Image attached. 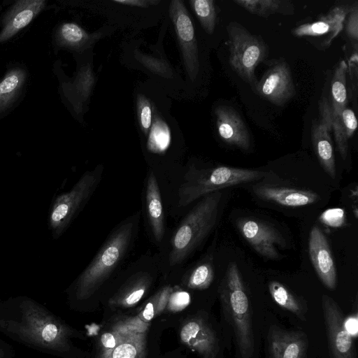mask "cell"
I'll return each instance as SVG.
<instances>
[{
    "mask_svg": "<svg viewBox=\"0 0 358 358\" xmlns=\"http://www.w3.org/2000/svg\"><path fill=\"white\" fill-rule=\"evenodd\" d=\"M148 145L155 151L165 150L170 143V131L168 126L157 120L152 126L148 139Z\"/></svg>",
    "mask_w": 358,
    "mask_h": 358,
    "instance_id": "30",
    "label": "cell"
},
{
    "mask_svg": "<svg viewBox=\"0 0 358 358\" xmlns=\"http://www.w3.org/2000/svg\"><path fill=\"white\" fill-rule=\"evenodd\" d=\"M101 173L98 167L85 172L69 192L55 200L49 215V225L55 238L63 234L90 199L101 178Z\"/></svg>",
    "mask_w": 358,
    "mask_h": 358,
    "instance_id": "7",
    "label": "cell"
},
{
    "mask_svg": "<svg viewBox=\"0 0 358 358\" xmlns=\"http://www.w3.org/2000/svg\"><path fill=\"white\" fill-rule=\"evenodd\" d=\"M219 294L225 318L232 327L239 352L243 358H250L255 351L251 308L236 262L229 264Z\"/></svg>",
    "mask_w": 358,
    "mask_h": 358,
    "instance_id": "2",
    "label": "cell"
},
{
    "mask_svg": "<svg viewBox=\"0 0 358 358\" xmlns=\"http://www.w3.org/2000/svg\"><path fill=\"white\" fill-rule=\"evenodd\" d=\"M268 175V173L260 170L224 166L195 170L186 175V181L180 186L178 204L179 206H186L210 193L238 184L259 180Z\"/></svg>",
    "mask_w": 358,
    "mask_h": 358,
    "instance_id": "5",
    "label": "cell"
},
{
    "mask_svg": "<svg viewBox=\"0 0 358 358\" xmlns=\"http://www.w3.org/2000/svg\"><path fill=\"white\" fill-rule=\"evenodd\" d=\"M15 351L11 345L0 340V358H13Z\"/></svg>",
    "mask_w": 358,
    "mask_h": 358,
    "instance_id": "38",
    "label": "cell"
},
{
    "mask_svg": "<svg viewBox=\"0 0 358 358\" xmlns=\"http://www.w3.org/2000/svg\"><path fill=\"white\" fill-rule=\"evenodd\" d=\"M237 227L243 238L262 256L277 259L279 253L277 246L285 245L280 233L265 222L250 218H242L237 222Z\"/></svg>",
    "mask_w": 358,
    "mask_h": 358,
    "instance_id": "12",
    "label": "cell"
},
{
    "mask_svg": "<svg viewBox=\"0 0 358 358\" xmlns=\"http://www.w3.org/2000/svg\"><path fill=\"white\" fill-rule=\"evenodd\" d=\"M145 204L149 223L157 241L160 242L164 234V213L160 189L152 171L148 175L145 189Z\"/></svg>",
    "mask_w": 358,
    "mask_h": 358,
    "instance_id": "21",
    "label": "cell"
},
{
    "mask_svg": "<svg viewBox=\"0 0 358 358\" xmlns=\"http://www.w3.org/2000/svg\"><path fill=\"white\" fill-rule=\"evenodd\" d=\"M152 278L148 273H138L130 278L109 299L113 308H128L136 305L148 292Z\"/></svg>",
    "mask_w": 358,
    "mask_h": 358,
    "instance_id": "20",
    "label": "cell"
},
{
    "mask_svg": "<svg viewBox=\"0 0 358 358\" xmlns=\"http://www.w3.org/2000/svg\"><path fill=\"white\" fill-rule=\"evenodd\" d=\"M190 302L189 294L183 291L172 292L169 299L166 308L169 311L178 312L185 308Z\"/></svg>",
    "mask_w": 358,
    "mask_h": 358,
    "instance_id": "34",
    "label": "cell"
},
{
    "mask_svg": "<svg viewBox=\"0 0 358 358\" xmlns=\"http://www.w3.org/2000/svg\"><path fill=\"white\" fill-rule=\"evenodd\" d=\"M267 338L270 358H306L308 341L303 331L271 325Z\"/></svg>",
    "mask_w": 358,
    "mask_h": 358,
    "instance_id": "16",
    "label": "cell"
},
{
    "mask_svg": "<svg viewBox=\"0 0 358 358\" xmlns=\"http://www.w3.org/2000/svg\"><path fill=\"white\" fill-rule=\"evenodd\" d=\"M255 90L259 96L277 106H282L292 99L296 90L287 62L278 60L271 66Z\"/></svg>",
    "mask_w": 358,
    "mask_h": 358,
    "instance_id": "9",
    "label": "cell"
},
{
    "mask_svg": "<svg viewBox=\"0 0 358 358\" xmlns=\"http://www.w3.org/2000/svg\"><path fill=\"white\" fill-rule=\"evenodd\" d=\"M322 308L330 357L357 358L352 336L345 328V318L337 303L323 294Z\"/></svg>",
    "mask_w": 358,
    "mask_h": 358,
    "instance_id": "8",
    "label": "cell"
},
{
    "mask_svg": "<svg viewBox=\"0 0 358 358\" xmlns=\"http://www.w3.org/2000/svg\"><path fill=\"white\" fill-rule=\"evenodd\" d=\"M268 289L272 299L278 306L294 314L300 320H306V308L285 285L278 281H271Z\"/></svg>",
    "mask_w": 358,
    "mask_h": 358,
    "instance_id": "24",
    "label": "cell"
},
{
    "mask_svg": "<svg viewBox=\"0 0 358 358\" xmlns=\"http://www.w3.org/2000/svg\"><path fill=\"white\" fill-rule=\"evenodd\" d=\"M214 278V270L210 262H206L196 266L189 274L186 286L194 289H207Z\"/></svg>",
    "mask_w": 358,
    "mask_h": 358,
    "instance_id": "28",
    "label": "cell"
},
{
    "mask_svg": "<svg viewBox=\"0 0 358 358\" xmlns=\"http://www.w3.org/2000/svg\"><path fill=\"white\" fill-rule=\"evenodd\" d=\"M218 134L226 143L247 150L250 146L248 127L238 113L227 106H218L215 110Z\"/></svg>",
    "mask_w": 358,
    "mask_h": 358,
    "instance_id": "17",
    "label": "cell"
},
{
    "mask_svg": "<svg viewBox=\"0 0 358 358\" xmlns=\"http://www.w3.org/2000/svg\"><path fill=\"white\" fill-rule=\"evenodd\" d=\"M348 66L344 60H341L336 66L331 86V126L338 150L345 159L348 151V138L343 131L341 115L346 107L348 96L346 87V73Z\"/></svg>",
    "mask_w": 358,
    "mask_h": 358,
    "instance_id": "13",
    "label": "cell"
},
{
    "mask_svg": "<svg viewBox=\"0 0 358 358\" xmlns=\"http://www.w3.org/2000/svg\"><path fill=\"white\" fill-rule=\"evenodd\" d=\"M58 38L63 45L76 46L81 44L86 39L87 34L78 24L67 22L62 24L59 27Z\"/></svg>",
    "mask_w": 358,
    "mask_h": 358,
    "instance_id": "29",
    "label": "cell"
},
{
    "mask_svg": "<svg viewBox=\"0 0 358 358\" xmlns=\"http://www.w3.org/2000/svg\"><path fill=\"white\" fill-rule=\"evenodd\" d=\"M0 333L40 352L62 358H76L73 339L78 330L45 306L25 296L0 300Z\"/></svg>",
    "mask_w": 358,
    "mask_h": 358,
    "instance_id": "1",
    "label": "cell"
},
{
    "mask_svg": "<svg viewBox=\"0 0 358 358\" xmlns=\"http://www.w3.org/2000/svg\"><path fill=\"white\" fill-rule=\"evenodd\" d=\"M229 46V63L232 69L255 90V70L267 55L264 40L251 34L243 25L231 22L227 26Z\"/></svg>",
    "mask_w": 358,
    "mask_h": 358,
    "instance_id": "6",
    "label": "cell"
},
{
    "mask_svg": "<svg viewBox=\"0 0 358 358\" xmlns=\"http://www.w3.org/2000/svg\"><path fill=\"white\" fill-rule=\"evenodd\" d=\"M221 197L220 191L203 196L182 220L172 240L171 266L182 263L210 233L217 222Z\"/></svg>",
    "mask_w": 358,
    "mask_h": 358,
    "instance_id": "4",
    "label": "cell"
},
{
    "mask_svg": "<svg viewBox=\"0 0 358 358\" xmlns=\"http://www.w3.org/2000/svg\"><path fill=\"white\" fill-rule=\"evenodd\" d=\"M342 127L345 136L349 139L357 128V120L354 111L345 107L341 115Z\"/></svg>",
    "mask_w": 358,
    "mask_h": 358,
    "instance_id": "36",
    "label": "cell"
},
{
    "mask_svg": "<svg viewBox=\"0 0 358 358\" xmlns=\"http://www.w3.org/2000/svg\"><path fill=\"white\" fill-rule=\"evenodd\" d=\"M331 106L322 96L319 102V115L312 124L311 141L317 157L325 172L332 178L336 176L335 157L331 138Z\"/></svg>",
    "mask_w": 358,
    "mask_h": 358,
    "instance_id": "10",
    "label": "cell"
},
{
    "mask_svg": "<svg viewBox=\"0 0 358 358\" xmlns=\"http://www.w3.org/2000/svg\"><path fill=\"white\" fill-rule=\"evenodd\" d=\"M345 326L348 332L352 336L357 335V318L356 316H352L345 320Z\"/></svg>",
    "mask_w": 358,
    "mask_h": 358,
    "instance_id": "39",
    "label": "cell"
},
{
    "mask_svg": "<svg viewBox=\"0 0 358 358\" xmlns=\"http://www.w3.org/2000/svg\"><path fill=\"white\" fill-rule=\"evenodd\" d=\"M234 3L246 11L263 17L275 13L292 14L293 11L285 8L280 0H234Z\"/></svg>",
    "mask_w": 358,
    "mask_h": 358,
    "instance_id": "25",
    "label": "cell"
},
{
    "mask_svg": "<svg viewBox=\"0 0 358 358\" xmlns=\"http://www.w3.org/2000/svg\"><path fill=\"white\" fill-rule=\"evenodd\" d=\"M45 3L44 0L17 1L6 18L3 27L0 32V43L8 41L28 25L45 7Z\"/></svg>",
    "mask_w": 358,
    "mask_h": 358,
    "instance_id": "19",
    "label": "cell"
},
{
    "mask_svg": "<svg viewBox=\"0 0 358 358\" xmlns=\"http://www.w3.org/2000/svg\"><path fill=\"white\" fill-rule=\"evenodd\" d=\"M170 13L182 48L187 73L192 79H194L199 72V62L192 20L183 3L178 0L171 2Z\"/></svg>",
    "mask_w": 358,
    "mask_h": 358,
    "instance_id": "11",
    "label": "cell"
},
{
    "mask_svg": "<svg viewBox=\"0 0 358 358\" xmlns=\"http://www.w3.org/2000/svg\"><path fill=\"white\" fill-rule=\"evenodd\" d=\"M26 79V72L20 68L10 70L0 81V113L8 110L19 94Z\"/></svg>",
    "mask_w": 358,
    "mask_h": 358,
    "instance_id": "23",
    "label": "cell"
},
{
    "mask_svg": "<svg viewBox=\"0 0 358 358\" xmlns=\"http://www.w3.org/2000/svg\"><path fill=\"white\" fill-rule=\"evenodd\" d=\"M345 32L348 36L355 41L358 39V6L355 4L349 10L345 22Z\"/></svg>",
    "mask_w": 358,
    "mask_h": 358,
    "instance_id": "35",
    "label": "cell"
},
{
    "mask_svg": "<svg viewBox=\"0 0 358 358\" xmlns=\"http://www.w3.org/2000/svg\"><path fill=\"white\" fill-rule=\"evenodd\" d=\"M181 342L196 352L200 358H216L219 342L210 325L201 316L187 319L180 329Z\"/></svg>",
    "mask_w": 358,
    "mask_h": 358,
    "instance_id": "14",
    "label": "cell"
},
{
    "mask_svg": "<svg viewBox=\"0 0 358 358\" xmlns=\"http://www.w3.org/2000/svg\"><path fill=\"white\" fill-rule=\"evenodd\" d=\"M134 229L133 220L124 222L108 236L94 258L78 278L71 296L74 301L88 299L102 285L124 256Z\"/></svg>",
    "mask_w": 358,
    "mask_h": 358,
    "instance_id": "3",
    "label": "cell"
},
{
    "mask_svg": "<svg viewBox=\"0 0 358 358\" xmlns=\"http://www.w3.org/2000/svg\"><path fill=\"white\" fill-rule=\"evenodd\" d=\"M331 32V26L324 17L313 23L301 24L296 27L293 34L296 36H317Z\"/></svg>",
    "mask_w": 358,
    "mask_h": 358,
    "instance_id": "31",
    "label": "cell"
},
{
    "mask_svg": "<svg viewBox=\"0 0 358 358\" xmlns=\"http://www.w3.org/2000/svg\"><path fill=\"white\" fill-rule=\"evenodd\" d=\"M346 9L341 7H335L327 15L324 16L331 26V35L328 37L326 43L328 45L338 34L343 28V23L347 15Z\"/></svg>",
    "mask_w": 358,
    "mask_h": 358,
    "instance_id": "32",
    "label": "cell"
},
{
    "mask_svg": "<svg viewBox=\"0 0 358 358\" xmlns=\"http://www.w3.org/2000/svg\"><path fill=\"white\" fill-rule=\"evenodd\" d=\"M320 221L331 227H342L345 222V211L341 208H329L320 216Z\"/></svg>",
    "mask_w": 358,
    "mask_h": 358,
    "instance_id": "33",
    "label": "cell"
},
{
    "mask_svg": "<svg viewBox=\"0 0 358 358\" xmlns=\"http://www.w3.org/2000/svg\"><path fill=\"white\" fill-rule=\"evenodd\" d=\"M173 292L171 286H165L158 290L144 304L138 317L145 323L160 315L166 308L169 299Z\"/></svg>",
    "mask_w": 358,
    "mask_h": 358,
    "instance_id": "26",
    "label": "cell"
},
{
    "mask_svg": "<svg viewBox=\"0 0 358 358\" xmlns=\"http://www.w3.org/2000/svg\"><path fill=\"white\" fill-rule=\"evenodd\" d=\"M190 3L204 31L208 34H213L217 17L214 1L193 0Z\"/></svg>",
    "mask_w": 358,
    "mask_h": 358,
    "instance_id": "27",
    "label": "cell"
},
{
    "mask_svg": "<svg viewBox=\"0 0 358 358\" xmlns=\"http://www.w3.org/2000/svg\"><path fill=\"white\" fill-rule=\"evenodd\" d=\"M116 3L126 4L127 6L144 7L151 1L131 0V1H115Z\"/></svg>",
    "mask_w": 358,
    "mask_h": 358,
    "instance_id": "40",
    "label": "cell"
},
{
    "mask_svg": "<svg viewBox=\"0 0 358 358\" xmlns=\"http://www.w3.org/2000/svg\"><path fill=\"white\" fill-rule=\"evenodd\" d=\"M140 122L141 127L147 131L152 124L151 106L147 101H141L139 110Z\"/></svg>",
    "mask_w": 358,
    "mask_h": 358,
    "instance_id": "37",
    "label": "cell"
},
{
    "mask_svg": "<svg viewBox=\"0 0 358 358\" xmlns=\"http://www.w3.org/2000/svg\"><path fill=\"white\" fill-rule=\"evenodd\" d=\"M252 189L263 200L288 207L303 206L320 199V196L310 190L262 184L253 185Z\"/></svg>",
    "mask_w": 358,
    "mask_h": 358,
    "instance_id": "18",
    "label": "cell"
},
{
    "mask_svg": "<svg viewBox=\"0 0 358 358\" xmlns=\"http://www.w3.org/2000/svg\"><path fill=\"white\" fill-rule=\"evenodd\" d=\"M146 330L132 332L114 348L97 358H145Z\"/></svg>",
    "mask_w": 358,
    "mask_h": 358,
    "instance_id": "22",
    "label": "cell"
},
{
    "mask_svg": "<svg viewBox=\"0 0 358 358\" xmlns=\"http://www.w3.org/2000/svg\"><path fill=\"white\" fill-rule=\"evenodd\" d=\"M308 251L310 261L317 276L329 289L337 285V273L331 248L326 236L317 226L310 232Z\"/></svg>",
    "mask_w": 358,
    "mask_h": 358,
    "instance_id": "15",
    "label": "cell"
}]
</instances>
